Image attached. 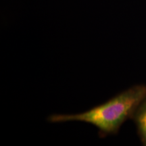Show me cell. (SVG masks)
<instances>
[{
	"instance_id": "cell-1",
	"label": "cell",
	"mask_w": 146,
	"mask_h": 146,
	"mask_svg": "<svg viewBox=\"0 0 146 146\" xmlns=\"http://www.w3.org/2000/svg\"><path fill=\"white\" fill-rule=\"evenodd\" d=\"M146 97V85H136L120 93L105 103L80 114H53L47 118L52 123L79 121L98 128L104 137L118 132L120 127L132 116Z\"/></svg>"
},
{
	"instance_id": "cell-2",
	"label": "cell",
	"mask_w": 146,
	"mask_h": 146,
	"mask_svg": "<svg viewBox=\"0 0 146 146\" xmlns=\"http://www.w3.org/2000/svg\"><path fill=\"white\" fill-rule=\"evenodd\" d=\"M132 119L136 125L142 145L146 146V97L136 109Z\"/></svg>"
}]
</instances>
